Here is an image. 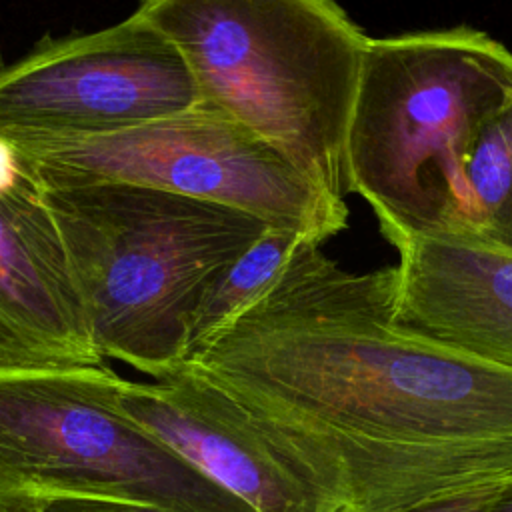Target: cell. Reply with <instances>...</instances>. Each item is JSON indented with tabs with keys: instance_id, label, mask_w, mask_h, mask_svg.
<instances>
[{
	"instance_id": "6da1fadb",
	"label": "cell",
	"mask_w": 512,
	"mask_h": 512,
	"mask_svg": "<svg viewBox=\"0 0 512 512\" xmlns=\"http://www.w3.org/2000/svg\"><path fill=\"white\" fill-rule=\"evenodd\" d=\"M394 266L304 242L182 370L232 396L328 512H410L512 488V372L394 318Z\"/></svg>"
},
{
	"instance_id": "7a4b0ae2",
	"label": "cell",
	"mask_w": 512,
	"mask_h": 512,
	"mask_svg": "<svg viewBox=\"0 0 512 512\" xmlns=\"http://www.w3.org/2000/svg\"><path fill=\"white\" fill-rule=\"evenodd\" d=\"M90 338L152 380L182 370L218 274L270 228L236 208L134 184L44 188Z\"/></svg>"
},
{
	"instance_id": "3957f363",
	"label": "cell",
	"mask_w": 512,
	"mask_h": 512,
	"mask_svg": "<svg viewBox=\"0 0 512 512\" xmlns=\"http://www.w3.org/2000/svg\"><path fill=\"white\" fill-rule=\"evenodd\" d=\"M510 102L512 52L482 30L368 38L346 134V182L394 248L454 228L468 152Z\"/></svg>"
},
{
	"instance_id": "277c9868",
	"label": "cell",
	"mask_w": 512,
	"mask_h": 512,
	"mask_svg": "<svg viewBox=\"0 0 512 512\" xmlns=\"http://www.w3.org/2000/svg\"><path fill=\"white\" fill-rule=\"evenodd\" d=\"M218 110L344 200L346 134L370 36L330 0H146Z\"/></svg>"
},
{
	"instance_id": "5b68a950",
	"label": "cell",
	"mask_w": 512,
	"mask_h": 512,
	"mask_svg": "<svg viewBox=\"0 0 512 512\" xmlns=\"http://www.w3.org/2000/svg\"><path fill=\"white\" fill-rule=\"evenodd\" d=\"M106 366L0 368V498L94 496L172 512H252L116 404Z\"/></svg>"
},
{
	"instance_id": "8992f818",
	"label": "cell",
	"mask_w": 512,
	"mask_h": 512,
	"mask_svg": "<svg viewBox=\"0 0 512 512\" xmlns=\"http://www.w3.org/2000/svg\"><path fill=\"white\" fill-rule=\"evenodd\" d=\"M44 188L134 184L228 206L322 246L348 208L226 114L196 106L122 132L8 140Z\"/></svg>"
},
{
	"instance_id": "52a82bcc",
	"label": "cell",
	"mask_w": 512,
	"mask_h": 512,
	"mask_svg": "<svg viewBox=\"0 0 512 512\" xmlns=\"http://www.w3.org/2000/svg\"><path fill=\"white\" fill-rule=\"evenodd\" d=\"M200 104L178 46L136 8L112 26L46 36L0 66V138L122 132Z\"/></svg>"
},
{
	"instance_id": "ba28073f",
	"label": "cell",
	"mask_w": 512,
	"mask_h": 512,
	"mask_svg": "<svg viewBox=\"0 0 512 512\" xmlns=\"http://www.w3.org/2000/svg\"><path fill=\"white\" fill-rule=\"evenodd\" d=\"M104 366L44 186L0 138V368Z\"/></svg>"
},
{
	"instance_id": "9c48e42d",
	"label": "cell",
	"mask_w": 512,
	"mask_h": 512,
	"mask_svg": "<svg viewBox=\"0 0 512 512\" xmlns=\"http://www.w3.org/2000/svg\"><path fill=\"white\" fill-rule=\"evenodd\" d=\"M116 404L252 512H328L292 458L232 396L190 370L134 382Z\"/></svg>"
},
{
	"instance_id": "30bf717a",
	"label": "cell",
	"mask_w": 512,
	"mask_h": 512,
	"mask_svg": "<svg viewBox=\"0 0 512 512\" xmlns=\"http://www.w3.org/2000/svg\"><path fill=\"white\" fill-rule=\"evenodd\" d=\"M394 318L512 372V254L456 236L396 246Z\"/></svg>"
},
{
	"instance_id": "8fae6325",
	"label": "cell",
	"mask_w": 512,
	"mask_h": 512,
	"mask_svg": "<svg viewBox=\"0 0 512 512\" xmlns=\"http://www.w3.org/2000/svg\"><path fill=\"white\" fill-rule=\"evenodd\" d=\"M512 254V102L474 140L464 164V204L448 234Z\"/></svg>"
},
{
	"instance_id": "7c38bea8",
	"label": "cell",
	"mask_w": 512,
	"mask_h": 512,
	"mask_svg": "<svg viewBox=\"0 0 512 512\" xmlns=\"http://www.w3.org/2000/svg\"><path fill=\"white\" fill-rule=\"evenodd\" d=\"M304 242L310 240L292 230L270 226L218 274L196 308L184 366L272 286Z\"/></svg>"
},
{
	"instance_id": "4fadbf2b",
	"label": "cell",
	"mask_w": 512,
	"mask_h": 512,
	"mask_svg": "<svg viewBox=\"0 0 512 512\" xmlns=\"http://www.w3.org/2000/svg\"><path fill=\"white\" fill-rule=\"evenodd\" d=\"M0 512H172L160 506L94 496H8Z\"/></svg>"
},
{
	"instance_id": "5bb4252c",
	"label": "cell",
	"mask_w": 512,
	"mask_h": 512,
	"mask_svg": "<svg viewBox=\"0 0 512 512\" xmlns=\"http://www.w3.org/2000/svg\"><path fill=\"white\" fill-rule=\"evenodd\" d=\"M500 494H482V496H470L460 498L454 502H442L434 506H422L410 512H494V502Z\"/></svg>"
},
{
	"instance_id": "9a60e30c",
	"label": "cell",
	"mask_w": 512,
	"mask_h": 512,
	"mask_svg": "<svg viewBox=\"0 0 512 512\" xmlns=\"http://www.w3.org/2000/svg\"><path fill=\"white\" fill-rule=\"evenodd\" d=\"M494 512H512V488L496 498Z\"/></svg>"
}]
</instances>
